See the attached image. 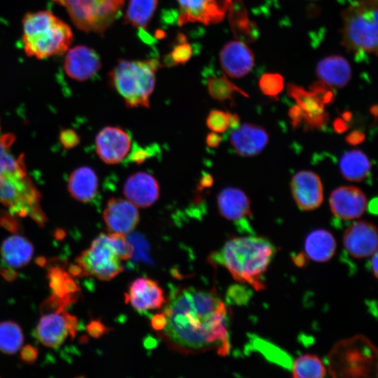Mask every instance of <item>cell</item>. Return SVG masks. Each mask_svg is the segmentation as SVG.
<instances>
[{
  "label": "cell",
  "mask_w": 378,
  "mask_h": 378,
  "mask_svg": "<svg viewBox=\"0 0 378 378\" xmlns=\"http://www.w3.org/2000/svg\"><path fill=\"white\" fill-rule=\"evenodd\" d=\"M165 304L166 324L158 333L170 349L182 354L211 350L228 354L227 309L215 293L186 288L172 293Z\"/></svg>",
  "instance_id": "6da1fadb"
},
{
  "label": "cell",
  "mask_w": 378,
  "mask_h": 378,
  "mask_svg": "<svg viewBox=\"0 0 378 378\" xmlns=\"http://www.w3.org/2000/svg\"><path fill=\"white\" fill-rule=\"evenodd\" d=\"M14 140L13 134L0 136V203L13 214L43 225L46 218L40 193L27 174L24 155L16 157L11 152Z\"/></svg>",
  "instance_id": "7a4b0ae2"
},
{
  "label": "cell",
  "mask_w": 378,
  "mask_h": 378,
  "mask_svg": "<svg viewBox=\"0 0 378 378\" xmlns=\"http://www.w3.org/2000/svg\"><path fill=\"white\" fill-rule=\"evenodd\" d=\"M276 251L266 238L236 237L228 239L210 260L224 266L236 281L260 290L265 288L262 277Z\"/></svg>",
  "instance_id": "3957f363"
},
{
  "label": "cell",
  "mask_w": 378,
  "mask_h": 378,
  "mask_svg": "<svg viewBox=\"0 0 378 378\" xmlns=\"http://www.w3.org/2000/svg\"><path fill=\"white\" fill-rule=\"evenodd\" d=\"M22 41L27 55L45 59L60 55L73 41L71 27L50 10L30 12L22 20Z\"/></svg>",
  "instance_id": "277c9868"
},
{
  "label": "cell",
  "mask_w": 378,
  "mask_h": 378,
  "mask_svg": "<svg viewBox=\"0 0 378 378\" xmlns=\"http://www.w3.org/2000/svg\"><path fill=\"white\" fill-rule=\"evenodd\" d=\"M378 0H356L341 13L342 43L357 59L377 53Z\"/></svg>",
  "instance_id": "5b68a950"
},
{
  "label": "cell",
  "mask_w": 378,
  "mask_h": 378,
  "mask_svg": "<svg viewBox=\"0 0 378 378\" xmlns=\"http://www.w3.org/2000/svg\"><path fill=\"white\" fill-rule=\"evenodd\" d=\"M160 66V62L155 58L120 59L109 74L110 85L128 108H148L149 99L155 88V72Z\"/></svg>",
  "instance_id": "8992f818"
},
{
  "label": "cell",
  "mask_w": 378,
  "mask_h": 378,
  "mask_svg": "<svg viewBox=\"0 0 378 378\" xmlns=\"http://www.w3.org/2000/svg\"><path fill=\"white\" fill-rule=\"evenodd\" d=\"M327 364L332 377H372L377 372V351L363 335L337 343L329 353Z\"/></svg>",
  "instance_id": "52a82bcc"
},
{
  "label": "cell",
  "mask_w": 378,
  "mask_h": 378,
  "mask_svg": "<svg viewBox=\"0 0 378 378\" xmlns=\"http://www.w3.org/2000/svg\"><path fill=\"white\" fill-rule=\"evenodd\" d=\"M81 31L103 35L119 18L125 0H53Z\"/></svg>",
  "instance_id": "ba28073f"
},
{
  "label": "cell",
  "mask_w": 378,
  "mask_h": 378,
  "mask_svg": "<svg viewBox=\"0 0 378 378\" xmlns=\"http://www.w3.org/2000/svg\"><path fill=\"white\" fill-rule=\"evenodd\" d=\"M76 262L78 273L101 281H110L124 270L111 232L101 233L77 258Z\"/></svg>",
  "instance_id": "9c48e42d"
},
{
  "label": "cell",
  "mask_w": 378,
  "mask_h": 378,
  "mask_svg": "<svg viewBox=\"0 0 378 378\" xmlns=\"http://www.w3.org/2000/svg\"><path fill=\"white\" fill-rule=\"evenodd\" d=\"M177 2L179 25L190 22L209 25L224 19L232 0H177Z\"/></svg>",
  "instance_id": "30bf717a"
},
{
  "label": "cell",
  "mask_w": 378,
  "mask_h": 378,
  "mask_svg": "<svg viewBox=\"0 0 378 378\" xmlns=\"http://www.w3.org/2000/svg\"><path fill=\"white\" fill-rule=\"evenodd\" d=\"M76 328V318L64 311H57L41 318L36 328V335L43 345L55 348L60 346L69 333H74Z\"/></svg>",
  "instance_id": "8fae6325"
},
{
  "label": "cell",
  "mask_w": 378,
  "mask_h": 378,
  "mask_svg": "<svg viewBox=\"0 0 378 378\" xmlns=\"http://www.w3.org/2000/svg\"><path fill=\"white\" fill-rule=\"evenodd\" d=\"M130 147L129 134L119 127H105L99 131L95 139L96 153L108 164H118L123 160Z\"/></svg>",
  "instance_id": "7c38bea8"
},
{
  "label": "cell",
  "mask_w": 378,
  "mask_h": 378,
  "mask_svg": "<svg viewBox=\"0 0 378 378\" xmlns=\"http://www.w3.org/2000/svg\"><path fill=\"white\" fill-rule=\"evenodd\" d=\"M343 245L353 258L370 257L377 251V230L368 221H357L349 225L343 234Z\"/></svg>",
  "instance_id": "4fadbf2b"
},
{
  "label": "cell",
  "mask_w": 378,
  "mask_h": 378,
  "mask_svg": "<svg viewBox=\"0 0 378 378\" xmlns=\"http://www.w3.org/2000/svg\"><path fill=\"white\" fill-rule=\"evenodd\" d=\"M127 304L139 312L159 309L166 304L163 289L149 278L139 277L133 281L125 294Z\"/></svg>",
  "instance_id": "5bb4252c"
},
{
  "label": "cell",
  "mask_w": 378,
  "mask_h": 378,
  "mask_svg": "<svg viewBox=\"0 0 378 378\" xmlns=\"http://www.w3.org/2000/svg\"><path fill=\"white\" fill-rule=\"evenodd\" d=\"M290 190L298 206L304 211L318 208L323 200V188L320 177L310 171L297 172L290 181Z\"/></svg>",
  "instance_id": "9a60e30c"
},
{
  "label": "cell",
  "mask_w": 378,
  "mask_h": 378,
  "mask_svg": "<svg viewBox=\"0 0 378 378\" xmlns=\"http://www.w3.org/2000/svg\"><path fill=\"white\" fill-rule=\"evenodd\" d=\"M329 203L332 214L344 220L360 217L368 206L365 193L358 188L351 186L335 189L330 196Z\"/></svg>",
  "instance_id": "2e32d148"
},
{
  "label": "cell",
  "mask_w": 378,
  "mask_h": 378,
  "mask_svg": "<svg viewBox=\"0 0 378 378\" xmlns=\"http://www.w3.org/2000/svg\"><path fill=\"white\" fill-rule=\"evenodd\" d=\"M103 219L108 232L126 234L131 232L139 221V212L127 199L112 197L107 202Z\"/></svg>",
  "instance_id": "e0dca14e"
},
{
  "label": "cell",
  "mask_w": 378,
  "mask_h": 378,
  "mask_svg": "<svg viewBox=\"0 0 378 378\" xmlns=\"http://www.w3.org/2000/svg\"><path fill=\"white\" fill-rule=\"evenodd\" d=\"M66 52L64 69L73 80L85 81L95 76L101 69L99 55L90 47L77 46Z\"/></svg>",
  "instance_id": "ac0fdd59"
},
{
  "label": "cell",
  "mask_w": 378,
  "mask_h": 378,
  "mask_svg": "<svg viewBox=\"0 0 378 378\" xmlns=\"http://www.w3.org/2000/svg\"><path fill=\"white\" fill-rule=\"evenodd\" d=\"M123 192L127 199L135 206L146 208L158 200L160 186L158 181L151 174L138 172L127 178Z\"/></svg>",
  "instance_id": "d6986e66"
},
{
  "label": "cell",
  "mask_w": 378,
  "mask_h": 378,
  "mask_svg": "<svg viewBox=\"0 0 378 378\" xmlns=\"http://www.w3.org/2000/svg\"><path fill=\"white\" fill-rule=\"evenodd\" d=\"M220 62L224 72L232 78L246 76L254 64V55L250 48L240 41H230L222 48Z\"/></svg>",
  "instance_id": "ffe728a7"
},
{
  "label": "cell",
  "mask_w": 378,
  "mask_h": 378,
  "mask_svg": "<svg viewBox=\"0 0 378 378\" xmlns=\"http://www.w3.org/2000/svg\"><path fill=\"white\" fill-rule=\"evenodd\" d=\"M230 140L239 155L253 157L260 153L265 148L269 141V136L261 126L244 123L233 130Z\"/></svg>",
  "instance_id": "44dd1931"
},
{
  "label": "cell",
  "mask_w": 378,
  "mask_h": 378,
  "mask_svg": "<svg viewBox=\"0 0 378 378\" xmlns=\"http://www.w3.org/2000/svg\"><path fill=\"white\" fill-rule=\"evenodd\" d=\"M288 94L293 98L297 105L304 111L303 122L310 128L321 129L328 120V114L325 112L322 104L309 90L294 83L287 86Z\"/></svg>",
  "instance_id": "7402d4cb"
},
{
  "label": "cell",
  "mask_w": 378,
  "mask_h": 378,
  "mask_svg": "<svg viewBox=\"0 0 378 378\" xmlns=\"http://www.w3.org/2000/svg\"><path fill=\"white\" fill-rule=\"evenodd\" d=\"M217 206L220 214L228 220L243 221L252 215L251 201L239 188L223 189L217 196Z\"/></svg>",
  "instance_id": "603a6c76"
},
{
  "label": "cell",
  "mask_w": 378,
  "mask_h": 378,
  "mask_svg": "<svg viewBox=\"0 0 378 378\" xmlns=\"http://www.w3.org/2000/svg\"><path fill=\"white\" fill-rule=\"evenodd\" d=\"M318 78L332 88H342L351 77L348 61L340 55H331L321 59L316 66Z\"/></svg>",
  "instance_id": "cb8c5ba5"
},
{
  "label": "cell",
  "mask_w": 378,
  "mask_h": 378,
  "mask_svg": "<svg viewBox=\"0 0 378 378\" xmlns=\"http://www.w3.org/2000/svg\"><path fill=\"white\" fill-rule=\"evenodd\" d=\"M98 183L95 172L89 167L83 166L71 174L67 188L72 197L79 202H88L96 196Z\"/></svg>",
  "instance_id": "d4e9b609"
},
{
  "label": "cell",
  "mask_w": 378,
  "mask_h": 378,
  "mask_svg": "<svg viewBox=\"0 0 378 378\" xmlns=\"http://www.w3.org/2000/svg\"><path fill=\"white\" fill-rule=\"evenodd\" d=\"M1 255L9 267L19 268L27 265L32 258L34 247L26 238L15 234L7 237L2 243Z\"/></svg>",
  "instance_id": "484cf974"
},
{
  "label": "cell",
  "mask_w": 378,
  "mask_h": 378,
  "mask_svg": "<svg viewBox=\"0 0 378 378\" xmlns=\"http://www.w3.org/2000/svg\"><path fill=\"white\" fill-rule=\"evenodd\" d=\"M336 246L335 239L329 231L317 229L311 232L305 239V255L312 260L326 262L333 256Z\"/></svg>",
  "instance_id": "4316f807"
},
{
  "label": "cell",
  "mask_w": 378,
  "mask_h": 378,
  "mask_svg": "<svg viewBox=\"0 0 378 378\" xmlns=\"http://www.w3.org/2000/svg\"><path fill=\"white\" fill-rule=\"evenodd\" d=\"M229 22L234 36L241 42H252L258 36L257 27L248 16L241 0H235L229 9Z\"/></svg>",
  "instance_id": "83f0119b"
},
{
  "label": "cell",
  "mask_w": 378,
  "mask_h": 378,
  "mask_svg": "<svg viewBox=\"0 0 378 378\" xmlns=\"http://www.w3.org/2000/svg\"><path fill=\"white\" fill-rule=\"evenodd\" d=\"M340 169L342 175L348 181L359 182L369 175L371 163L363 151L351 150L342 156Z\"/></svg>",
  "instance_id": "f1b7e54d"
},
{
  "label": "cell",
  "mask_w": 378,
  "mask_h": 378,
  "mask_svg": "<svg viewBox=\"0 0 378 378\" xmlns=\"http://www.w3.org/2000/svg\"><path fill=\"white\" fill-rule=\"evenodd\" d=\"M158 4V0H130L124 17L125 22L139 30H146Z\"/></svg>",
  "instance_id": "f546056e"
},
{
  "label": "cell",
  "mask_w": 378,
  "mask_h": 378,
  "mask_svg": "<svg viewBox=\"0 0 378 378\" xmlns=\"http://www.w3.org/2000/svg\"><path fill=\"white\" fill-rule=\"evenodd\" d=\"M293 377L322 378L326 375L323 361L316 355L306 354L298 357L290 367Z\"/></svg>",
  "instance_id": "4dcf8cb0"
},
{
  "label": "cell",
  "mask_w": 378,
  "mask_h": 378,
  "mask_svg": "<svg viewBox=\"0 0 378 378\" xmlns=\"http://www.w3.org/2000/svg\"><path fill=\"white\" fill-rule=\"evenodd\" d=\"M20 327L12 321L0 322V351L6 354H15L23 344Z\"/></svg>",
  "instance_id": "1f68e13d"
},
{
  "label": "cell",
  "mask_w": 378,
  "mask_h": 378,
  "mask_svg": "<svg viewBox=\"0 0 378 378\" xmlns=\"http://www.w3.org/2000/svg\"><path fill=\"white\" fill-rule=\"evenodd\" d=\"M206 87L210 96L220 102L232 99L235 92L248 97L244 90L230 81L224 74L220 76L209 77L206 80Z\"/></svg>",
  "instance_id": "d6a6232c"
},
{
  "label": "cell",
  "mask_w": 378,
  "mask_h": 378,
  "mask_svg": "<svg viewBox=\"0 0 378 378\" xmlns=\"http://www.w3.org/2000/svg\"><path fill=\"white\" fill-rule=\"evenodd\" d=\"M178 40V44L164 59V63L167 66L184 64L193 55V47L186 42V37L181 34Z\"/></svg>",
  "instance_id": "836d02e7"
},
{
  "label": "cell",
  "mask_w": 378,
  "mask_h": 378,
  "mask_svg": "<svg viewBox=\"0 0 378 378\" xmlns=\"http://www.w3.org/2000/svg\"><path fill=\"white\" fill-rule=\"evenodd\" d=\"M261 92L270 97H276L284 88V78L276 73L263 74L259 80Z\"/></svg>",
  "instance_id": "e575fe53"
},
{
  "label": "cell",
  "mask_w": 378,
  "mask_h": 378,
  "mask_svg": "<svg viewBox=\"0 0 378 378\" xmlns=\"http://www.w3.org/2000/svg\"><path fill=\"white\" fill-rule=\"evenodd\" d=\"M309 91L323 106L334 102L335 94L333 88L322 80L314 82L309 87Z\"/></svg>",
  "instance_id": "d590c367"
},
{
  "label": "cell",
  "mask_w": 378,
  "mask_h": 378,
  "mask_svg": "<svg viewBox=\"0 0 378 378\" xmlns=\"http://www.w3.org/2000/svg\"><path fill=\"white\" fill-rule=\"evenodd\" d=\"M207 127L214 132L222 133L228 127L227 114L220 110H212L206 119Z\"/></svg>",
  "instance_id": "8d00e7d4"
},
{
  "label": "cell",
  "mask_w": 378,
  "mask_h": 378,
  "mask_svg": "<svg viewBox=\"0 0 378 378\" xmlns=\"http://www.w3.org/2000/svg\"><path fill=\"white\" fill-rule=\"evenodd\" d=\"M60 141L66 148L76 146L79 142V138L76 132L71 130L63 131L59 137Z\"/></svg>",
  "instance_id": "74e56055"
},
{
  "label": "cell",
  "mask_w": 378,
  "mask_h": 378,
  "mask_svg": "<svg viewBox=\"0 0 378 378\" xmlns=\"http://www.w3.org/2000/svg\"><path fill=\"white\" fill-rule=\"evenodd\" d=\"M288 116L291 120L292 125L297 127L303 122L304 111L300 107L295 105L290 108Z\"/></svg>",
  "instance_id": "f35d334b"
},
{
  "label": "cell",
  "mask_w": 378,
  "mask_h": 378,
  "mask_svg": "<svg viewBox=\"0 0 378 378\" xmlns=\"http://www.w3.org/2000/svg\"><path fill=\"white\" fill-rule=\"evenodd\" d=\"M365 139V134L360 130H354L346 136V141L351 145L356 146L361 144Z\"/></svg>",
  "instance_id": "ab89813d"
},
{
  "label": "cell",
  "mask_w": 378,
  "mask_h": 378,
  "mask_svg": "<svg viewBox=\"0 0 378 378\" xmlns=\"http://www.w3.org/2000/svg\"><path fill=\"white\" fill-rule=\"evenodd\" d=\"M166 324V317L163 312L156 314L151 319L152 328L159 332L162 330Z\"/></svg>",
  "instance_id": "60d3db41"
},
{
  "label": "cell",
  "mask_w": 378,
  "mask_h": 378,
  "mask_svg": "<svg viewBox=\"0 0 378 378\" xmlns=\"http://www.w3.org/2000/svg\"><path fill=\"white\" fill-rule=\"evenodd\" d=\"M37 351L31 346H27L23 348L21 352L22 358L26 362H33L36 358Z\"/></svg>",
  "instance_id": "b9f144b4"
},
{
  "label": "cell",
  "mask_w": 378,
  "mask_h": 378,
  "mask_svg": "<svg viewBox=\"0 0 378 378\" xmlns=\"http://www.w3.org/2000/svg\"><path fill=\"white\" fill-rule=\"evenodd\" d=\"M148 157V153L141 148H135L130 156L131 160L136 163L144 162Z\"/></svg>",
  "instance_id": "7bdbcfd3"
},
{
  "label": "cell",
  "mask_w": 378,
  "mask_h": 378,
  "mask_svg": "<svg viewBox=\"0 0 378 378\" xmlns=\"http://www.w3.org/2000/svg\"><path fill=\"white\" fill-rule=\"evenodd\" d=\"M221 136L216 132H210L206 137V144L210 148H216L221 142Z\"/></svg>",
  "instance_id": "ee69618b"
},
{
  "label": "cell",
  "mask_w": 378,
  "mask_h": 378,
  "mask_svg": "<svg viewBox=\"0 0 378 378\" xmlns=\"http://www.w3.org/2000/svg\"><path fill=\"white\" fill-rule=\"evenodd\" d=\"M333 128L336 132L342 133L348 130L349 125L344 119L338 118L333 122Z\"/></svg>",
  "instance_id": "f6af8a7d"
},
{
  "label": "cell",
  "mask_w": 378,
  "mask_h": 378,
  "mask_svg": "<svg viewBox=\"0 0 378 378\" xmlns=\"http://www.w3.org/2000/svg\"><path fill=\"white\" fill-rule=\"evenodd\" d=\"M228 127L231 129H236L240 125V119L237 114L227 112Z\"/></svg>",
  "instance_id": "bcb514c9"
},
{
  "label": "cell",
  "mask_w": 378,
  "mask_h": 378,
  "mask_svg": "<svg viewBox=\"0 0 378 378\" xmlns=\"http://www.w3.org/2000/svg\"><path fill=\"white\" fill-rule=\"evenodd\" d=\"M90 327V332L93 336H99L104 332V326L99 323H92Z\"/></svg>",
  "instance_id": "7dc6e473"
},
{
  "label": "cell",
  "mask_w": 378,
  "mask_h": 378,
  "mask_svg": "<svg viewBox=\"0 0 378 378\" xmlns=\"http://www.w3.org/2000/svg\"><path fill=\"white\" fill-rule=\"evenodd\" d=\"M377 251L375 252L373 255H372L370 262V266L371 267V270L373 272L375 278H377Z\"/></svg>",
  "instance_id": "c3c4849f"
},
{
  "label": "cell",
  "mask_w": 378,
  "mask_h": 378,
  "mask_svg": "<svg viewBox=\"0 0 378 378\" xmlns=\"http://www.w3.org/2000/svg\"><path fill=\"white\" fill-rule=\"evenodd\" d=\"M367 207H368V210L372 214H377V199L374 198L370 201L369 204H368Z\"/></svg>",
  "instance_id": "681fc988"
},
{
  "label": "cell",
  "mask_w": 378,
  "mask_h": 378,
  "mask_svg": "<svg viewBox=\"0 0 378 378\" xmlns=\"http://www.w3.org/2000/svg\"><path fill=\"white\" fill-rule=\"evenodd\" d=\"M200 183L202 185L203 187H209V186H211L212 185V183H213V178H212V177H211L210 175H209V174L205 175V176L202 178V179Z\"/></svg>",
  "instance_id": "f907efd6"
},
{
  "label": "cell",
  "mask_w": 378,
  "mask_h": 378,
  "mask_svg": "<svg viewBox=\"0 0 378 378\" xmlns=\"http://www.w3.org/2000/svg\"><path fill=\"white\" fill-rule=\"evenodd\" d=\"M342 119L345 121H349L351 119L352 114L350 111H345L342 114Z\"/></svg>",
  "instance_id": "816d5d0a"
},
{
  "label": "cell",
  "mask_w": 378,
  "mask_h": 378,
  "mask_svg": "<svg viewBox=\"0 0 378 378\" xmlns=\"http://www.w3.org/2000/svg\"><path fill=\"white\" fill-rule=\"evenodd\" d=\"M370 111L372 115H373L375 118V120L377 119V104H374V106H372L370 109Z\"/></svg>",
  "instance_id": "f5cc1de1"
}]
</instances>
